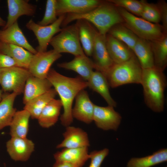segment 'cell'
<instances>
[{"mask_svg":"<svg viewBox=\"0 0 167 167\" xmlns=\"http://www.w3.org/2000/svg\"><path fill=\"white\" fill-rule=\"evenodd\" d=\"M113 107H102L94 105L93 121L96 126L105 131H117L121 123L122 117Z\"/></svg>","mask_w":167,"mask_h":167,"instance_id":"8fae6325","label":"cell"},{"mask_svg":"<svg viewBox=\"0 0 167 167\" xmlns=\"http://www.w3.org/2000/svg\"><path fill=\"white\" fill-rule=\"evenodd\" d=\"M75 106L72 109L73 118L86 124L93 121L94 105L91 101L86 91L83 90L76 96Z\"/></svg>","mask_w":167,"mask_h":167,"instance_id":"5bb4252c","label":"cell"},{"mask_svg":"<svg viewBox=\"0 0 167 167\" xmlns=\"http://www.w3.org/2000/svg\"><path fill=\"white\" fill-rule=\"evenodd\" d=\"M62 105L59 99H54L44 108L38 118V122L43 128H48L58 121Z\"/></svg>","mask_w":167,"mask_h":167,"instance_id":"cb8c5ba5","label":"cell"},{"mask_svg":"<svg viewBox=\"0 0 167 167\" xmlns=\"http://www.w3.org/2000/svg\"><path fill=\"white\" fill-rule=\"evenodd\" d=\"M62 55L54 50L33 54L28 70L33 76L42 79L47 78L52 64Z\"/></svg>","mask_w":167,"mask_h":167,"instance_id":"9c48e42d","label":"cell"},{"mask_svg":"<svg viewBox=\"0 0 167 167\" xmlns=\"http://www.w3.org/2000/svg\"><path fill=\"white\" fill-rule=\"evenodd\" d=\"M17 66L16 62L9 56L0 52V69Z\"/></svg>","mask_w":167,"mask_h":167,"instance_id":"74e56055","label":"cell"},{"mask_svg":"<svg viewBox=\"0 0 167 167\" xmlns=\"http://www.w3.org/2000/svg\"><path fill=\"white\" fill-rule=\"evenodd\" d=\"M2 91L1 89H0V102L2 99Z\"/></svg>","mask_w":167,"mask_h":167,"instance_id":"60d3db41","label":"cell"},{"mask_svg":"<svg viewBox=\"0 0 167 167\" xmlns=\"http://www.w3.org/2000/svg\"><path fill=\"white\" fill-rule=\"evenodd\" d=\"M163 71L155 67L143 69L141 84L146 105L152 111L162 112L164 109V92L167 86Z\"/></svg>","mask_w":167,"mask_h":167,"instance_id":"3957f363","label":"cell"},{"mask_svg":"<svg viewBox=\"0 0 167 167\" xmlns=\"http://www.w3.org/2000/svg\"><path fill=\"white\" fill-rule=\"evenodd\" d=\"M106 45L109 55L114 64L126 61L134 55L125 44L108 34L106 35Z\"/></svg>","mask_w":167,"mask_h":167,"instance_id":"ac0fdd59","label":"cell"},{"mask_svg":"<svg viewBox=\"0 0 167 167\" xmlns=\"http://www.w3.org/2000/svg\"><path fill=\"white\" fill-rule=\"evenodd\" d=\"M79 39L84 53L92 56L94 43L95 29L88 22L84 20H77Z\"/></svg>","mask_w":167,"mask_h":167,"instance_id":"f1b7e54d","label":"cell"},{"mask_svg":"<svg viewBox=\"0 0 167 167\" xmlns=\"http://www.w3.org/2000/svg\"><path fill=\"white\" fill-rule=\"evenodd\" d=\"M117 8L123 19L122 24L139 38L152 41L167 35L164 33L161 25L148 22L121 8Z\"/></svg>","mask_w":167,"mask_h":167,"instance_id":"5b68a950","label":"cell"},{"mask_svg":"<svg viewBox=\"0 0 167 167\" xmlns=\"http://www.w3.org/2000/svg\"><path fill=\"white\" fill-rule=\"evenodd\" d=\"M0 52L13 58L17 66L27 69L33 54L22 47L0 41Z\"/></svg>","mask_w":167,"mask_h":167,"instance_id":"603a6c76","label":"cell"},{"mask_svg":"<svg viewBox=\"0 0 167 167\" xmlns=\"http://www.w3.org/2000/svg\"><path fill=\"white\" fill-rule=\"evenodd\" d=\"M53 167H76L69 163L63 161H56Z\"/></svg>","mask_w":167,"mask_h":167,"instance_id":"f35d334b","label":"cell"},{"mask_svg":"<svg viewBox=\"0 0 167 167\" xmlns=\"http://www.w3.org/2000/svg\"><path fill=\"white\" fill-rule=\"evenodd\" d=\"M106 35L101 34L95 29L92 56L93 59L94 69L101 72L105 76L114 64L107 49Z\"/></svg>","mask_w":167,"mask_h":167,"instance_id":"30bf717a","label":"cell"},{"mask_svg":"<svg viewBox=\"0 0 167 167\" xmlns=\"http://www.w3.org/2000/svg\"><path fill=\"white\" fill-rule=\"evenodd\" d=\"M84 20L92 24L101 34L105 36L115 25L122 24L123 19L117 7L109 3H102L87 12L80 14H68L62 25L66 26L75 20Z\"/></svg>","mask_w":167,"mask_h":167,"instance_id":"7a4b0ae2","label":"cell"},{"mask_svg":"<svg viewBox=\"0 0 167 167\" xmlns=\"http://www.w3.org/2000/svg\"><path fill=\"white\" fill-rule=\"evenodd\" d=\"M87 81L88 87L100 94L108 105L116 106L117 103L110 94L107 80L102 73L96 70L93 71Z\"/></svg>","mask_w":167,"mask_h":167,"instance_id":"7402d4cb","label":"cell"},{"mask_svg":"<svg viewBox=\"0 0 167 167\" xmlns=\"http://www.w3.org/2000/svg\"><path fill=\"white\" fill-rule=\"evenodd\" d=\"M63 136L64 139L57 146V148H77L90 146L88 134L81 128L71 126H67Z\"/></svg>","mask_w":167,"mask_h":167,"instance_id":"9a60e30c","label":"cell"},{"mask_svg":"<svg viewBox=\"0 0 167 167\" xmlns=\"http://www.w3.org/2000/svg\"><path fill=\"white\" fill-rule=\"evenodd\" d=\"M18 95L12 92L3 94L0 102V130L5 127L9 126L16 111L14 107L15 99Z\"/></svg>","mask_w":167,"mask_h":167,"instance_id":"4316f807","label":"cell"},{"mask_svg":"<svg viewBox=\"0 0 167 167\" xmlns=\"http://www.w3.org/2000/svg\"><path fill=\"white\" fill-rule=\"evenodd\" d=\"M102 3V2L98 0H56L57 16L66 14L84 13Z\"/></svg>","mask_w":167,"mask_h":167,"instance_id":"7c38bea8","label":"cell"},{"mask_svg":"<svg viewBox=\"0 0 167 167\" xmlns=\"http://www.w3.org/2000/svg\"><path fill=\"white\" fill-rule=\"evenodd\" d=\"M52 87L47 79H42L32 75L27 79L24 91L23 103L25 104L33 99L46 92Z\"/></svg>","mask_w":167,"mask_h":167,"instance_id":"d6986e66","label":"cell"},{"mask_svg":"<svg viewBox=\"0 0 167 167\" xmlns=\"http://www.w3.org/2000/svg\"><path fill=\"white\" fill-rule=\"evenodd\" d=\"M30 117L29 113L25 109L16 111L9 126L11 137L27 138Z\"/></svg>","mask_w":167,"mask_h":167,"instance_id":"484cf974","label":"cell"},{"mask_svg":"<svg viewBox=\"0 0 167 167\" xmlns=\"http://www.w3.org/2000/svg\"><path fill=\"white\" fill-rule=\"evenodd\" d=\"M6 22L0 16V26L4 27L6 25Z\"/></svg>","mask_w":167,"mask_h":167,"instance_id":"ab89813d","label":"cell"},{"mask_svg":"<svg viewBox=\"0 0 167 167\" xmlns=\"http://www.w3.org/2000/svg\"><path fill=\"white\" fill-rule=\"evenodd\" d=\"M60 68L75 71L84 80L87 81L94 69L92 61L85 54L75 56L71 61L58 63Z\"/></svg>","mask_w":167,"mask_h":167,"instance_id":"44dd1931","label":"cell"},{"mask_svg":"<svg viewBox=\"0 0 167 167\" xmlns=\"http://www.w3.org/2000/svg\"><path fill=\"white\" fill-rule=\"evenodd\" d=\"M57 93L54 88H51L45 93L29 101L24 109L27 110L32 119H37L45 107L55 98Z\"/></svg>","mask_w":167,"mask_h":167,"instance_id":"83f0119b","label":"cell"},{"mask_svg":"<svg viewBox=\"0 0 167 167\" xmlns=\"http://www.w3.org/2000/svg\"><path fill=\"white\" fill-rule=\"evenodd\" d=\"M107 2L123 8L130 13L140 16L143 9L140 1L136 0H109Z\"/></svg>","mask_w":167,"mask_h":167,"instance_id":"836d02e7","label":"cell"},{"mask_svg":"<svg viewBox=\"0 0 167 167\" xmlns=\"http://www.w3.org/2000/svg\"><path fill=\"white\" fill-rule=\"evenodd\" d=\"M143 69L134 55L128 60L114 64L105 75L109 87L114 88L128 84H140Z\"/></svg>","mask_w":167,"mask_h":167,"instance_id":"277c9868","label":"cell"},{"mask_svg":"<svg viewBox=\"0 0 167 167\" xmlns=\"http://www.w3.org/2000/svg\"><path fill=\"white\" fill-rule=\"evenodd\" d=\"M32 75L28 69L15 66L0 69V85L5 92L23 93L26 81Z\"/></svg>","mask_w":167,"mask_h":167,"instance_id":"52a82bcc","label":"cell"},{"mask_svg":"<svg viewBox=\"0 0 167 167\" xmlns=\"http://www.w3.org/2000/svg\"><path fill=\"white\" fill-rule=\"evenodd\" d=\"M157 5L160 10L161 21L164 33L167 34V4L164 1H159Z\"/></svg>","mask_w":167,"mask_h":167,"instance_id":"8d00e7d4","label":"cell"},{"mask_svg":"<svg viewBox=\"0 0 167 167\" xmlns=\"http://www.w3.org/2000/svg\"><path fill=\"white\" fill-rule=\"evenodd\" d=\"M7 151L11 158L17 161H26L34 150L35 145L26 138L11 137L6 143Z\"/></svg>","mask_w":167,"mask_h":167,"instance_id":"4fadbf2b","label":"cell"},{"mask_svg":"<svg viewBox=\"0 0 167 167\" xmlns=\"http://www.w3.org/2000/svg\"><path fill=\"white\" fill-rule=\"evenodd\" d=\"M65 16V15H61L54 23L47 26L40 25L32 19L27 23L26 27L33 32L37 40L38 45L36 49L37 52L47 51L48 46L54 36L62 30L60 26Z\"/></svg>","mask_w":167,"mask_h":167,"instance_id":"ba28073f","label":"cell"},{"mask_svg":"<svg viewBox=\"0 0 167 167\" xmlns=\"http://www.w3.org/2000/svg\"><path fill=\"white\" fill-rule=\"evenodd\" d=\"M108 33L125 44L132 51L139 38L131 30L122 24L113 26Z\"/></svg>","mask_w":167,"mask_h":167,"instance_id":"1f68e13d","label":"cell"},{"mask_svg":"<svg viewBox=\"0 0 167 167\" xmlns=\"http://www.w3.org/2000/svg\"><path fill=\"white\" fill-rule=\"evenodd\" d=\"M0 41L22 47L33 54L37 52L28 42L17 21L5 29L0 30Z\"/></svg>","mask_w":167,"mask_h":167,"instance_id":"e0dca14e","label":"cell"},{"mask_svg":"<svg viewBox=\"0 0 167 167\" xmlns=\"http://www.w3.org/2000/svg\"><path fill=\"white\" fill-rule=\"evenodd\" d=\"M56 161H63L71 163L76 167H82L89 159L88 147L63 148L54 155Z\"/></svg>","mask_w":167,"mask_h":167,"instance_id":"ffe728a7","label":"cell"},{"mask_svg":"<svg viewBox=\"0 0 167 167\" xmlns=\"http://www.w3.org/2000/svg\"><path fill=\"white\" fill-rule=\"evenodd\" d=\"M60 97L63 112L60 120L66 127L70 126L73 121L72 106L73 101L78 93L88 87L87 81L81 77H68L61 74L54 69H50L47 78Z\"/></svg>","mask_w":167,"mask_h":167,"instance_id":"6da1fadb","label":"cell"},{"mask_svg":"<svg viewBox=\"0 0 167 167\" xmlns=\"http://www.w3.org/2000/svg\"><path fill=\"white\" fill-rule=\"evenodd\" d=\"M153 54L154 67L164 71L167 66V35L150 41Z\"/></svg>","mask_w":167,"mask_h":167,"instance_id":"4dcf8cb0","label":"cell"},{"mask_svg":"<svg viewBox=\"0 0 167 167\" xmlns=\"http://www.w3.org/2000/svg\"><path fill=\"white\" fill-rule=\"evenodd\" d=\"M167 149L162 148L152 155L141 158H132L127 163V167H151L167 161Z\"/></svg>","mask_w":167,"mask_h":167,"instance_id":"f546056e","label":"cell"},{"mask_svg":"<svg viewBox=\"0 0 167 167\" xmlns=\"http://www.w3.org/2000/svg\"><path fill=\"white\" fill-rule=\"evenodd\" d=\"M56 3V0L47 1L44 16L37 24L41 26H47L53 24L57 20Z\"/></svg>","mask_w":167,"mask_h":167,"instance_id":"e575fe53","label":"cell"},{"mask_svg":"<svg viewBox=\"0 0 167 167\" xmlns=\"http://www.w3.org/2000/svg\"></svg>","mask_w":167,"mask_h":167,"instance_id":"b9f144b4","label":"cell"},{"mask_svg":"<svg viewBox=\"0 0 167 167\" xmlns=\"http://www.w3.org/2000/svg\"><path fill=\"white\" fill-rule=\"evenodd\" d=\"M143 7L140 16L151 23L159 24L161 21L160 12L157 4L149 3L146 1H140Z\"/></svg>","mask_w":167,"mask_h":167,"instance_id":"d6a6232c","label":"cell"},{"mask_svg":"<svg viewBox=\"0 0 167 167\" xmlns=\"http://www.w3.org/2000/svg\"><path fill=\"white\" fill-rule=\"evenodd\" d=\"M54 36L49 44L58 53H66L75 56L85 54L81 45L76 24L62 29Z\"/></svg>","mask_w":167,"mask_h":167,"instance_id":"8992f818","label":"cell"},{"mask_svg":"<svg viewBox=\"0 0 167 167\" xmlns=\"http://www.w3.org/2000/svg\"><path fill=\"white\" fill-rule=\"evenodd\" d=\"M132 51L143 69L154 66L153 54L150 41L139 38Z\"/></svg>","mask_w":167,"mask_h":167,"instance_id":"d4e9b609","label":"cell"},{"mask_svg":"<svg viewBox=\"0 0 167 167\" xmlns=\"http://www.w3.org/2000/svg\"><path fill=\"white\" fill-rule=\"evenodd\" d=\"M8 14L5 29L17 21L18 19L23 15L33 16L35 14L36 6L29 3L27 0H7Z\"/></svg>","mask_w":167,"mask_h":167,"instance_id":"2e32d148","label":"cell"},{"mask_svg":"<svg viewBox=\"0 0 167 167\" xmlns=\"http://www.w3.org/2000/svg\"><path fill=\"white\" fill-rule=\"evenodd\" d=\"M109 152L107 148L97 151H93L89 154V159L91 161L88 167H101V164Z\"/></svg>","mask_w":167,"mask_h":167,"instance_id":"d590c367","label":"cell"}]
</instances>
